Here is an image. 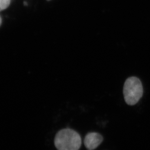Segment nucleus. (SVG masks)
I'll use <instances>...</instances> for the list:
<instances>
[{"mask_svg": "<svg viewBox=\"0 0 150 150\" xmlns=\"http://www.w3.org/2000/svg\"><path fill=\"white\" fill-rule=\"evenodd\" d=\"M54 144L58 150H79L81 145V139L76 131L65 128L56 134Z\"/></svg>", "mask_w": 150, "mask_h": 150, "instance_id": "1", "label": "nucleus"}, {"mask_svg": "<svg viewBox=\"0 0 150 150\" xmlns=\"http://www.w3.org/2000/svg\"><path fill=\"white\" fill-rule=\"evenodd\" d=\"M123 93L125 102L128 105L136 104L143 96V86L140 79L135 76L128 78L124 83Z\"/></svg>", "mask_w": 150, "mask_h": 150, "instance_id": "2", "label": "nucleus"}, {"mask_svg": "<svg viewBox=\"0 0 150 150\" xmlns=\"http://www.w3.org/2000/svg\"><path fill=\"white\" fill-rule=\"evenodd\" d=\"M104 141V137L100 134L96 132H90L85 136L84 144L88 150L96 149Z\"/></svg>", "mask_w": 150, "mask_h": 150, "instance_id": "3", "label": "nucleus"}, {"mask_svg": "<svg viewBox=\"0 0 150 150\" xmlns=\"http://www.w3.org/2000/svg\"><path fill=\"white\" fill-rule=\"evenodd\" d=\"M10 4V0H0V7L2 10L9 7Z\"/></svg>", "mask_w": 150, "mask_h": 150, "instance_id": "4", "label": "nucleus"}, {"mask_svg": "<svg viewBox=\"0 0 150 150\" xmlns=\"http://www.w3.org/2000/svg\"><path fill=\"white\" fill-rule=\"evenodd\" d=\"M1 17H0V25H1Z\"/></svg>", "mask_w": 150, "mask_h": 150, "instance_id": "5", "label": "nucleus"}, {"mask_svg": "<svg viewBox=\"0 0 150 150\" xmlns=\"http://www.w3.org/2000/svg\"><path fill=\"white\" fill-rule=\"evenodd\" d=\"M1 10H2V9H1V7H0V11H1Z\"/></svg>", "mask_w": 150, "mask_h": 150, "instance_id": "6", "label": "nucleus"}]
</instances>
